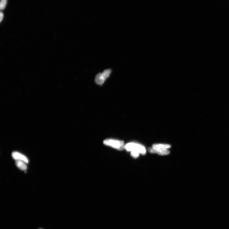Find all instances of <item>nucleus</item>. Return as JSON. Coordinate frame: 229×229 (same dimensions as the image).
Wrapping results in <instances>:
<instances>
[{
  "label": "nucleus",
  "mask_w": 229,
  "mask_h": 229,
  "mask_svg": "<svg viewBox=\"0 0 229 229\" xmlns=\"http://www.w3.org/2000/svg\"><path fill=\"white\" fill-rule=\"evenodd\" d=\"M171 146L170 145L166 144H155L153 145L152 147L157 149H167L170 148Z\"/></svg>",
  "instance_id": "nucleus-7"
},
{
  "label": "nucleus",
  "mask_w": 229,
  "mask_h": 229,
  "mask_svg": "<svg viewBox=\"0 0 229 229\" xmlns=\"http://www.w3.org/2000/svg\"><path fill=\"white\" fill-rule=\"evenodd\" d=\"M7 0H1L0 4V10L1 11L4 10L6 6Z\"/></svg>",
  "instance_id": "nucleus-8"
},
{
  "label": "nucleus",
  "mask_w": 229,
  "mask_h": 229,
  "mask_svg": "<svg viewBox=\"0 0 229 229\" xmlns=\"http://www.w3.org/2000/svg\"><path fill=\"white\" fill-rule=\"evenodd\" d=\"M148 151L151 153H157L160 155H168L170 153V151L164 149H157L153 147L148 149Z\"/></svg>",
  "instance_id": "nucleus-4"
},
{
  "label": "nucleus",
  "mask_w": 229,
  "mask_h": 229,
  "mask_svg": "<svg viewBox=\"0 0 229 229\" xmlns=\"http://www.w3.org/2000/svg\"><path fill=\"white\" fill-rule=\"evenodd\" d=\"M103 143L106 145L113 147L119 150H124L125 146L123 141L112 139H106L104 141Z\"/></svg>",
  "instance_id": "nucleus-2"
},
{
  "label": "nucleus",
  "mask_w": 229,
  "mask_h": 229,
  "mask_svg": "<svg viewBox=\"0 0 229 229\" xmlns=\"http://www.w3.org/2000/svg\"><path fill=\"white\" fill-rule=\"evenodd\" d=\"M125 149L128 151H137L140 153L144 155L146 153V150L144 146L134 143H128L125 145Z\"/></svg>",
  "instance_id": "nucleus-1"
},
{
  "label": "nucleus",
  "mask_w": 229,
  "mask_h": 229,
  "mask_svg": "<svg viewBox=\"0 0 229 229\" xmlns=\"http://www.w3.org/2000/svg\"><path fill=\"white\" fill-rule=\"evenodd\" d=\"M12 157L13 158L17 161H22L27 163H28V159L26 156L20 153L15 151L12 153Z\"/></svg>",
  "instance_id": "nucleus-5"
},
{
  "label": "nucleus",
  "mask_w": 229,
  "mask_h": 229,
  "mask_svg": "<svg viewBox=\"0 0 229 229\" xmlns=\"http://www.w3.org/2000/svg\"><path fill=\"white\" fill-rule=\"evenodd\" d=\"M27 163L22 161H16V165L18 168L21 170L26 171L27 169Z\"/></svg>",
  "instance_id": "nucleus-6"
},
{
  "label": "nucleus",
  "mask_w": 229,
  "mask_h": 229,
  "mask_svg": "<svg viewBox=\"0 0 229 229\" xmlns=\"http://www.w3.org/2000/svg\"><path fill=\"white\" fill-rule=\"evenodd\" d=\"M111 71V69L106 70L102 73H99L97 74L95 77V82L98 85H102L106 80L109 77Z\"/></svg>",
  "instance_id": "nucleus-3"
},
{
  "label": "nucleus",
  "mask_w": 229,
  "mask_h": 229,
  "mask_svg": "<svg viewBox=\"0 0 229 229\" xmlns=\"http://www.w3.org/2000/svg\"><path fill=\"white\" fill-rule=\"evenodd\" d=\"M41 229V228H40V229Z\"/></svg>",
  "instance_id": "nucleus-11"
},
{
  "label": "nucleus",
  "mask_w": 229,
  "mask_h": 229,
  "mask_svg": "<svg viewBox=\"0 0 229 229\" xmlns=\"http://www.w3.org/2000/svg\"><path fill=\"white\" fill-rule=\"evenodd\" d=\"M139 153L137 151L134 150L131 151V155L134 158L138 157L139 156Z\"/></svg>",
  "instance_id": "nucleus-9"
},
{
  "label": "nucleus",
  "mask_w": 229,
  "mask_h": 229,
  "mask_svg": "<svg viewBox=\"0 0 229 229\" xmlns=\"http://www.w3.org/2000/svg\"><path fill=\"white\" fill-rule=\"evenodd\" d=\"M3 14L2 12L1 11V13H0V21H1V22L3 19Z\"/></svg>",
  "instance_id": "nucleus-10"
}]
</instances>
